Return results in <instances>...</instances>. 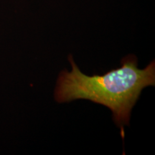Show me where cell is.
Here are the masks:
<instances>
[{
    "label": "cell",
    "mask_w": 155,
    "mask_h": 155,
    "mask_svg": "<svg viewBox=\"0 0 155 155\" xmlns=\"http://www.w3.org/2000/svg\"><path fill=\"white\" fill-rule=\"evenodd\" d=\"M71 71L60 73L55 98L58 103L86 99L111 109L113 119L124 138V126H128L131 110L145 87L155 85V61L144 69H139L134 55H128L121 61L119 68L111 70L103 75L88 76L83 73L68 56Z\"/></svg>",
    "instance_id": "obj_1"
}]
</instances>
